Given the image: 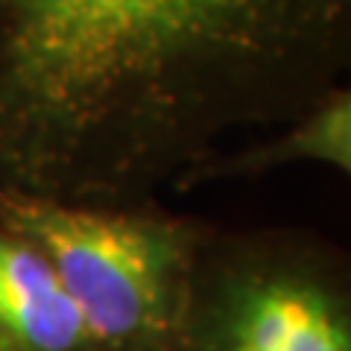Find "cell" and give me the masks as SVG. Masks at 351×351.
<instances>
[{"mask_svg": "<svg viewBox=\"0 0 351 351\" xmlns=\"http://www.w3.org/2000/svg\"><path fill=\"white\" fill-rule=\"evenodd\" d=\"M0 228L53 267L103 351H170L211 223L152 202H73L0 188Z\"/></svg>", "mask_w": 351, "mask_h": 351, "instance_id": "obj_2", "label": "cell"}, {"mask_svg": "<svg viewBox=\"0 0 351 351\" xmlns=\"http://www.w3.org/2000/svg\"><path fill=\"white\" fill-rule=\"evenodd\" d=\"M293 164H325L337 173H351V91L334 88L304 114L258 135L249 144H232L202 161L176 182V193H188L217 182L261 179Z\"/></svg>", "mask_w": 351, "mask_h": 351, "instance_id": "obj_4", "label": "cell"}, {"mask_svg": "<svg viewBox=\"0 0 351 351\" xmlns=\"http://www.w3.org/2000/svg\"><path fill=\"white\" fill-rule=\"evenodd\" d=\"M348 68L351 0H0V188L152 202Z\"/></svg>", "mask_w": 351, "mask_h": 351, "instance_id": "obj_1", "label": "cell"}, {"mask_svg": "<svg viewBox=\"0 0 351 351\" xmlns=\"http://www.w3.org/2000/svg\"><path fill=\"white\" fill-rule=\"evenodd\" d=\"M170 351H351V267L304 228H211Z\"/></svg>", "mask_w": 351, "mask_h": 351, "instance_id": "obj_3", "label": "cell"}, {"mask_svg": "<svg viewBox=\"0 0 351 351\" xmlns=\"http://www.w3.org/2000/svg\"><path fill=\"white\" fill-rule=\"evenodd\" d=\"M0 351H103L38 249L0 228Z\"/></svg>", "mask_w": 351, "mask_h": 351, "instance_id": "obj_5", "label": "cell"}]
</instances>
